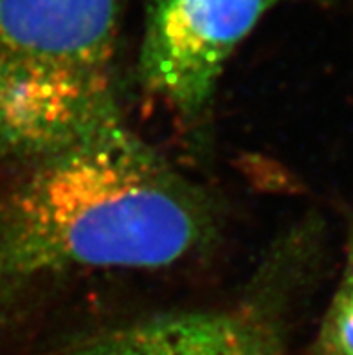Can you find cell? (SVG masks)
<instances>
[{
	"label": "cell",
	"instance_id": "obj_3",
	"mask_svg": "<svg viewBox=\"0 0 353 355\" xmlns=\"http://www.w3.org/2000/svg\"><path fill=\"white\" fill-rule=\"evenodd\" d=\"M283 0H148L139 76L186 121L213 101L225 63Z\"/></svg>",
	"mask_w": 353,
	"mask_h": 355
},
{
	"label": "cell",
	"instance_id": "obj_4",
	"mask_svg": "<svg viewBox=\"0 0 353 355\" xmlns=\"http://www.w3.org/2000/svg\"><path fill=\"white\" fill-rule=\"evenodd\" d=\"M53 355H285L265 315L246 309L153 315L67 345Z\"/></svg>",
	"mask_w": 353,
	"mask_h": 355
},
{
	"label": "cell",
	"instance_id": "obj_2",
	"mask_svg": "<svg viewBox=\"0 0 353 355\" xmlns=\"http://www.w3.org/2000/svg\"><path fill=\"white\" fill-rule=\"evenodd\" d=\"M125 0H0V157L24 161L123 123L114 83Z\"/></svg>",
	"mask_w": 353,
	"mask_h": 355
},
{
	"label": "cell",
	"instance_id": "obj_5",
	"mask_svg": "<svg viewBox=\"0 0 353 355\" xmlns=\"http://www.w3.org/2000/svg\"><path fill=\"white\" fill-rule=\"evenodd\" d=\"M313 355H353V225L343 275L319 327Z\"/></svg>",
	"mask_w": 353,
	"mask_h": 355
},
{
	"label": "cell",
	"instance_id": "obj_1",
	"mask_svg": "<svg viewBox=\"0 0 353 355\" xmlns=\"http://www.w3.org/2000/svg\"><path fill=\"white\" fill-rule=\"evenodd\" d=\"M27 164L0 202V287L159 269L209 240V202L125 121Z\"/></svg>",
	"mask_w": 353,
	"mask_h": 355
}]
</instances>
